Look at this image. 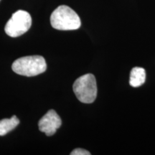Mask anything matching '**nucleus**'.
Wrapping results in <instances>:
<instances>
[{"instance_id":"f257e3e1","label":"nucleus","mask_w":155,"mask_h":155,"mask_svg":"<svg viewBox=\"0 0 155 155\" xmlns=\"http://www.w3.org/2000/svg\"><path fill=\"white\" fill-rule=\"evenodd\" d=\"M50 24L58 30H75L80 28L81 19L75 12L65 5L57 7L50 16Z\"/></svg>"},{"instance_id":"f03ea898","label":"nucleus","mask_w":155,"mask_h":155,"mask_svg":"<svg viewBox=\"0 0 155 155\" xmlns=\"http://www.w3.org/2000/svg\"><path fill=\"white\" fill-rule=\"evenodd\" d=\"M12 68L17 74L32 77L45 72L47 64L42 56H26L15 61L12 63Z\"/></svg>"},{"instance_id":"7ed1b4c3","label":"nucleus","mask_w":155,"mask_h":155,"mask_svg":"<svg viewBox=\"0 0 155 155\" xmlns=\"http://www.w3.org/2000/svg\"><path fill=\"white\" fill-rule=\"evenodd\" d=\"M73 92L77 98L84 104H91L97 96V84L96 78L88 73L76 79L73 83Z\"/></svg>"},{"instance_id":"20e7f679","label":"nucleus","mask_w":155,"mask_h":155,"mask_svg":"<svg viewBox=\"0 0 155 155\" xmlns=\"http://www.w3.org/2000/svg\"><path fill=\"white\" fill-rule=\"evenodd\" d=\"M32 25V18L28 12L18 10L12 15L5 27L7 35L17 38L22 35L30 30Z\"/></svg>"},{"instance_id":"39448f33","label":"nucleus","mask_w":155,"mask_h":155,"mask_svg":"<svg viewBox=\"0 0 155 155\" xmlns=\"http://www.w3.org/2000/svg\"><path fill=\"white\" fill-rule=\"evenodd\" d=\"M62 121L61 117L54 110H50L38 122L39 129L47 136H53L58 129L61 127Z\"/></svg>"},{"instance_id":"423d86ee","label":"nucleus","mask_w":155,"mask_h":155,"mask_svg":"<svg viewBox=\"0 0 155 155\" xmlns=\"http://www.w3.org/2000/svg\"><path fill=\"white\" fill-rule=\"evenodd\" d=\"M146 73L145 70L140 67H135L131 70L130 73L129 83L134 88L139 87L145 82Z\"/></svg>"},{"instance_id":"0eeeda50","label":"nucleus","mask_w":155,"mask_h":155,"mask_svg":"<svg viewBox=\"0 0 155 155\" xmlns=\"http://www.w3.org/2000/svg\"><path fill=\"white\" fill-rule=\"evenodd\" d=\"M19 124V120L16 116H13L10 119L0 120V136H5L9 131L17 127Z\"/></svg>"},{"instance_id":"6e6552de","label":"nucleus","mask_w":155,"mask_h":155,"mask_svg":"<svg viewBox=\"0 0 155 155\" xmlns=\"http://www.w3.org/2000/svg\"><path fill=\"white\" fill-rule=\"evenodd\" d=\"M91 153L86 150L83 149L78 148L75 149L71 153V155H90Z\"/></svg>"}]
</instances>
